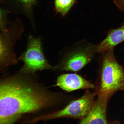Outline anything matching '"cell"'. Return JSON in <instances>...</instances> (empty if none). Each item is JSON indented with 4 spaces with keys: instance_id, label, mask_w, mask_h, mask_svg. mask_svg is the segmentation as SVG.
<instances>
[{
    "instance_id": "cell-4",
    "label": "cell",
    "mask_w": 124,
    "mask_h": 124,
    "mask_svg": "<svg viewBox=\"0 0 124 124\" xmlns=\"http://www.w3.org/2000/svg\"><path fill=\"white\" fill-rule=\"evenodd\" d=\"M97 95L96 92L87 91L81 97L72 101L61 109L43 116L38 120H46L70 118L81 120L92 108Z\"/></svg>"
},
{
    "instance_id": "cell-10",
    "label": "cell",
    "mask_w": 124,
    "mask_h": 124,
    "mask_svg": "<svg viewBox=\"0 0 124 124\" xmlns=\"http://www.w3.org/2000/svg\"><path fill=\"white\" fill-rule=\"evenodd\" d=\"M75 0H55V10L64 16L69 11L73 6Z\"/></svg>"
},
{
    "instance_id": "cell-12",
    "label": "cell",
    "mask_w": 124,
    "mask_h": 124,
    "mask_svg": "<svg viewBox=\"0 0 124 124\" xmlns=\"http://www.w3.org/2000/svg\"><path fill=\"white\" fill-rule=\"evenodd\" d=\"M7 28L5 12L0 7V30L4 31L7 30Z\"/></svg>"
},
{
    "instance_id": "cell-5",
    "label": "cell",
    "mask_w": 124,
    "mask_h": 124,
    "mask_svg": "<svg viewBox=\"0 0 124 124\" xmlns=\"http://www.w3.org/2000/svg\"><path fill=\"white\" fill-rule=\"evenodd\" d=\"M19 59L24 62L21 70L25 72L54 69V67L49 64L45 58L41 39L31 36L29 37L27 49Z\"/></svg>"
},
{
    "instance_id": "cell-3",
    "label": "cell",
    "mask_w": 124,
    "mask_h": 124,
    "mask_svg": "<svg viewBox=\"0 0 124 124\" xmlns=\"http://www.w3.org/2000/svg\"><path fill=\"white\" fill-rule=\"evenodd\" d=\"M96 52L97 46L88 43H78L67 52L54 69L74 72L79 71L91 61Z\"/></svg>"
},
{
    "instance_id": "cell-11",
    "label": "cell",
    "mask_w": 124,
    "mask_h": 124,
    "mask_svg": "<svg viewBox=\"0 0 124 124\" xmlns=\"http://www.w3.org/2000/svg\"><path fill=\"white\" fill-rule=\"evenodd\" d=\"M22 7L29 15L32 14V7L37 3V0H13Z\"/></svg>"
},
{
    "instance_id": "cell-13",
    "label": "cell",
    "mask_w": 124,
    "mask_h": 124,
    "mask_svg": "<svg viewBox=\"0 0 124 124\" xmlns=\"http://www.w3.org/2000/svg\"><path fill=\"white\" fill-rule=\"evenodd\" d=\"M114 2L121 11L124 12V0H114Z\"/></svg>"
},
{
    "instance_id": "cell-8",
    "label": "cell",
    "mask_w": 124,
    "mask_h": 124,
    "mask_svg": "<svg viewBox=\"0 0 124 124\" xmlns=\"http://www.w3.org/2000/svg\"><path fill=\"white\" fill-rule=\"evenodd\" d=\"M109 98L97 95V98L89 113L80 120V124L108 123L107 119V105Z\"/></svg>"
},
{
    "instance_id": "cell-2",
    "label": "cell",
    "mask_w": 124,
    "mask_h": 124,
    "mask_svg": "<svg viewBox=\"0 0 124 124\" xmlns=\"http://www.w3.org/2000/svg\"><path fill=\"white\" fill-rule=\"evenodd\" d=\"M113 49L104 53L100 81L96 91L97 95L109 98L114 93L124 90V70L116 60Z\"/></svg>"
},
{
    "instance_id": "cell-7",
    "label": "cell",
    "mask_w": 124,
    "mask_h": 124,
    "mask_svg": "<svg viewBox=\"0 0 124 124\" xmlns=\"http://www.w3.org/2000/svg\"><path fill=\"white\" fill-rule=\"evenodd\" d=\"M54 86H58L68 92L95 88V85L76 73L62 74L57 78L56 84Z\"/></svg>"
},
{
    "instance_id": "cell-1",
    "label": "cell",
    "mask_w": 124,
    "mask_h": 124,
    "mask_svg": "<svg viewBox=\"0 0 124 124\" xmlns=\"http://www.w3.org/2000/svg\"><path fill=\"white\" fill-rule=\"evenodd\" d=\"M58 96L37 91L18 81L0 84V124L12 123L23 114L58 101Z\"/></svg>"
},
{
    "instance_id": "cell-6",
    "label": "cell",
    "mask_w": 124,
    "mask_h": 124,
    "mask_svg": "<svg viewBox=\"0 0 124 124\" xmlns=\"http://www.w3.org/2000/svg\"><path fill=\"white\" fill-rule=\"evenodd\" d=\"M23 30L21 25L15 21L9 26L7 30L0 34V63L16 62V55L13 47Z\"/></svg>"
},
{
    "instance_id": "cell-9",
    "label": "cell",
    "mask_w": 124,
    "mask_h": 124,
    "mask_svg": "<svg viewBox=\"0 0 124 124\" xmlns=\"http://www.w3.org/2000/svg\"><path fill=\"white\" fill-rule=\"evenodd\" d=\"M124 41V23L120 27L108 32L107 36L97 46V52L104 53L114 49L117 45Z\"/></svg>"
}]
</instances>
